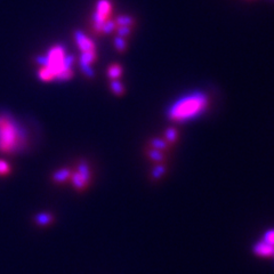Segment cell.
<instances>
[{"label":"cell","mask_w":274,"mask_h":274,"mask_svg":"<svg viewBox=\"0 0 274 274\" xmlns=\"http://www.w3.org/2000/svg\"><path fill=\"white\" fill-rule=\"evenodd\" d=\"M208 106V97L202 92L184 96L178 99L168 111V116L174 121H185L204 112Z\"/></svg>","instance_id":"6da1fadb"},{"label":"cell","mask_w":274,"mask_h":274,"mask_svg":"<svg viewBox=\"0 0 274 274\" xmlns=\"http://www.w3.org/2000/svg\"><path fill=\"white\" fill-rule=\"evenodd\" d=\"M25 144V135L19 123L9 115L0 114V152L15 153Z\"/></svg>","instance_id":"7a4b0ae2"},{"label":"cell","mask_w":274,"mask_h":274,"mask_svg":"<svg viewBox=\"0 0 274 274\" xmlns=\"http://www.w3.org/2000/svg\"><path fill=\"white\" fill-rule=\"evenodd\" d=\"M75 41H77V45L81 50L82 68H84L86 73L91 75V65L96 58V50H95L94 43H92L91 39H89L87 36H85V34L81 32L75 33Z\"/></svg>","instance_id":"3957f363"},{"label":"cell","mask_w":274,"mask_h":274,"mask_svg":"<svg viewBox=\"0 0 274 274\" xmlns=\"http://www.w3.org/2000/svg\"><path fill=\"white\" fill-rule=\"evenodd\" d=\"M110 14H111V2L109 0H99L94 14V27L96 31L101 32L104 24L108 23Z\"/></svg>","instance_id":"277c9868"},{"label":"cell","mask_w":274,"mask_h":274,"mask_svg":"<svg viewBox=\"0 0 274 274\" xmlns=\"http://www.w3.org/2000/svg\"><path fill=\"white\" fill-rule=\"evenodd\" d=\"M252 252L258 257H274V246L260 240L253 245Z\"/></svg>","instance_id":"5b68a950"},{"label":"cell","mask_w":274,"mask_h":274,"mask_svg":"<svg viewBox=\"0 0 274 274\" xmlns=\"http://www.w3.org/2000/svg\"><path fill=\"white\" fill-rule=\"evenodd\" d=\"M71 181H72V184H73V186L75 187V190L78 191H84L86 186L89 184L87 181L85 180L84 177L81 176L80 174L78 173V171H74V173H71Z\"/></svg>","instance_id":"8992f818"},{"label":"cell","mask_w":274,"mask_h":274,"mask_svg":"<svg viewBox=\"0 0 274 274\" xmlns=\"http://www.w3.org/2000/svg\"><path fill=\"white\" fill-rule=\"evenodd\" d=\"M34 221H36L38 225L45 226V225H48L51 221H53V216L48 214V212H41V214H38L36 217H34Z\"/></svg>","instance_id":"52a82bcc"},{"label":"cell","mask_w":274,"mask_h":274,"mask_svg":"<svg viewBox=\"0 0 274 274\" xmlns=\"http://www.w3.org/2000/svg\"><path fill=\"white\" fill-rule=\"evenodd\" d=\"M71 176V171L68 169H61L53 175V180L57 183H63Z\"/></svg>","instance_id":"ba28073f"},{"label":"cell","mask_w":274,"mask_h":274,"mask_svg":"<svg viewBox=\"0 0 274 274\" xmlns=\"http://www.w3.org/2000/svg\"><path fill=\"white\" fill-rule=\"evenodd\" d=\"M262 240L267 243H270V245L274 246V228L267 229V231L264 233Z\"/></svg>","instance_id":"9c48e42d"},{"label":"cell","mask_w":274,"mask_h":274,"mask_svg":"<svg viewBox=\"0 0 274 274\" xmlns=\"http://www.w3.org/2000/svg\"><path fill=\"white\" fill-rule=\"evenodd\" d=\"M120 74H121V68H120L119 65H112V67H110V68H109V75L112 79L118 78Z\"/></svg>","instance_id":"30bf717a"},{"label":"cell","mask_w":274,"mask_h":274,"mask_svg":"<svg viewBox=\"0 0 274 274\" xmlns=\"http://www.w3.org/2000/svg\"><path fill=\"white\" fill-rule=\"evenodd\" d=\"M164 171H166V169H164L163 166H161V164L157 166L156 169L152 171V176H153L154 180H159V178L164 174Z\"/></svg>","instance_id":"8fae6325"},{"label":"cell","mask_w":274,"mask_h":274,"mask_svg":"<svg viewBox=\"0 0 274 274\" xmlns=\"http://www.w3.org/2000/svg\"><path fill=\"white\" fill-rule=\"evenodd\" d=\"M10 173V166L6 161L0 160V175H7Z\"/></svg>","instance_id":"7c38bea8"},{"label":"cell","mask_w":274,"mask_h":274,"mask_svg":"<svg viewBox=\"0 0 274 274\" xmlns=\"http://www.w3.org/2000/svg\"><path fill=\"white\" fill-rule=\"evenodd\" d=\"M152 146L154 150H159V149H162V147L166 146V143H164L163 140L157 138V139L152 140Z\"/></svg>","instance_id":"4fadbf2b"},{"label":"cell","mask_w":274,"mask_h":274,"mask_svg":"<svg viewBox=\"0 0 274 274\" xmlns=\"http://www.w3.org/2000/svg\"><path fill=\"white\" fill-rule=\"evenodd\" d=\"M112 89H113V91H115L116 94H120V92L122 91V87H121V85L119 84L118 81H114L112 84Z\"/></svg>","instance_id":"5bb4252c"},{"label":"cell","mask_w":274,"mask_h":274,"mask_svg":"<svg viewBox=\"0 0 274 274\" xmlns=\"http://www.w3.org/2000/svg\"><path fill=\"white\" fill-rule=\"evenodd\" d=\"M167 135V138L169 140H175L176 139V132H175L174 129H169L168 132L166 133Z\"/></svg>","instance_id":"9a60e30c"},{"label":"cell","mask_w":274,"mask_h":274,"mask_svg":"<svg viewBox=\"0 0 274 274\" xmlns=\"http://www.w3.org/2000/svg\"><path fill=\"white\" fill-rule=\"evenodd\" d=\"M273 258H274V257H273Z\"/></svg>","instance_id":"2e32d148"}]
</instances>
